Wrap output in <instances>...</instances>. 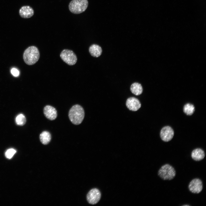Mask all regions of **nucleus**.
<instances>
[{
	"mask_svg": "<svg viewBox=\"0 0 206 206\" xmlns=\"http://www.w3.org/2000/svg\"><path fill=\"white\" fill-rule=\"evenodd\" d=\"M84 111L81 106L76 104L69 110L68 116L70 120L74 124L79 125L83 121L84 117Z\"/></svg>",
	"mask_w": 206,
	"mask_h": 206,
	"instance_id": "1",
	"label": "nucleus"
},
{
	"mask_svg": "<svg viewBox=\"0 0 206 206\" xmlns=\"http://www.w3.org/2000/svg\"><path fill=\"white\" fill-rule=\"evenodd\" d=\"M40 54L38 49L35 46H32L27 48L24 52L23 58L25 62L29 65L36 63L38 60Z\"/></svg>",
	"mask_w": 206,
	"mask_h": 206,
	"instance_id": "2",
	"label": "nucleus"
},
{
	"mask_svg": "<svg viewBox=\"0 0 206 206\" xmlns=\"http://www.w3.org/2000/svg\"><path fill=\"white\" fill-rule=\"evenodd\" d=\"M88 5L87 0H72L69 5V8L71 12L78 14L84 12Z\"/></svg>",
	"mask_w": 206,
	"mask_h": 206,
	"instance_id": "3",
	"label": "nucleus"
},
{
	"mask_svg": "<svg viewBox=\"0 0 206 206\" xmlns=\"http://www.w3.org/2000/svg\"><path fill=\"white\" fill-rule=\"evenodd\" d=\"M176 175V171L174 167L168 164L162 166L158 171L159 176L165 180L173 179Z\"/></svg>",
	"mask_w": 206,
	"mask_h": 206,
	"instance_id": "4",
	"label": "nucleus"
},
{
	"mask_svg": "<svg viewBox=\"0 0 206 206\" xmlns=\"http://www.w3.org/2000/svg\"><path fill=\"white\" fill-rule=\"evenodd\" d=\"M60 57L62 60L69 65H73L77 61V57L73 51L65 49L63 50L60 54Z\"/></svg>",
	"mask_w": 206,
	"mask_h": 206,
	"instance_id": "5",
	"label": "nucleus"
},
{
	"mask_svg": "<svg viewBox=\"0 0 206 206\" xmlns=\"http://www.w3.org/2000/svg\"><path fill=\"white\" fill-rule=\"evenodd\" d=\"M101 195L100 191L96 188L91 189L87 195L88 202L91 204L94 205L97 203L100 200Z\"/></svg>",
	"mask_w": 206,
	"mask_h": 206,
	"instance_id": "6",
	"label": "nucleus"
},
{
	"mask_svg": "<svg viewBox=\"0 0 206 206\" xmlns=\"http://www.w3.org/2000/svg\"><path fill=\"white\" fill-rule=\"evenodd\" d=\"M188 188L189 190L193 193H199L203 189L202 181L199 179H193L189 183Z\"/></svg>",
	"mask_w": 206,
	"mask_h": 206,
	"instance_id": "7",
	"label": "nucleus"
},
{
	"mask_svg": "<svg viewBox=\"0 0 206 206\" xmlns=\"http://www.w3.org/2000/svg\"><path fill=\"white\" fill-rule=\"evenodd\" d=\"M160 137L161 139L165 142H168L173 138L174 132L173 129L169 126L163 127L161 130Z\"/></svg>",
	"mask_w": 206,
	"mask_h": 206,
	"instance_id": "8",
	"label": "nucleus"
},
{
	"mask_svg": "<svg viewBox=\"0 0 206 206\" xmlns=\"http://www.w3.org/2000/svg\"><path fill=\"white\" fill-rule=\"evenodd\" d=\"M126 105L129 110L134 111H137L141 106L139 100L133 97L129 98L127 100Z\"/></svg>",
	"mask_w": 206,
	"mask_h": 206,
	"instance_id": "9",
	"label": "nucleus"
},
{
	"mask_svg": "<svg viewBox=\"0 0 206 206\" xmlns=\"http://www.w3.org/2000/svg\"><path fill=\"white\" fill-rule=\"evenodd\" d=\"M43 113L47 118L51 120H55L57 116L56 108L50 105H47L44 107Z\"/></svg>",
	"mask_w": 206,
	"mask_h": 206,
	"instance_id": "10",
	"label": "nucleus"
},
{
	"mask_svg": "<svg viewBox=\"0 0 206 206\" xmlns=\"http://www.w3.org/2000/svg\"><path fill=\"white\" fill-rule=\"evenodd\" d=\"M19 14L23 18H28L32 17L34 13L33 9L29 6H22L19 10Z\"/></svg>",
	"mask_w": 206,
	"mask_h": 206,
	"instance_id": "11",
	"label": "nucleus"
},
{
	"mask_svg": "<svg viewBox=\"0 0 206 206\" xmlns=\"http://www.w3.org/2000/svg\"><path fill=\"white\" fill-rule=\"evenodd\" d=\"M192 159L196 161H199L203 160L205 157V153L202 149L197 148L194 149L191 154Z\"/></svg>",
	"mask_w": 206,
	"mask_h": 206,
	"instance_id": "12",
	"label": "nucleus"
},
{
	"mask_svg": "<svg viewBox=\"0 0 206 206\" xmlns=\"http://www.w3.org/2000/svg\"><path fill=\"white\" fill-rule=\"evenodd\" d=\"M89 52L92 56L98 57L101 54L102 49L101 47L98 45L93 44L90 47Z\"/></svg>",
	"mask_w": 206,
	"mask_h": 206,
	"instance_id": "13",
	"label": "nucleus"
},
{
	"mask_svg": "<svg viewBox=\"0 0 206 206\" xmlns=\"http://www.w3.org/2000/svg\"><path fill=\"white\" fill-rule=\"evenodd\" d=\"M130 90L133 94L136 96L141 94L143 91V88L141 84L137 82H135L132 84Z\"/></svg>",
	"mask_w": 206,
	"mask_h": 206,
	"instance_id": "14",
	"label": "nucleus"
},
{
	"mask_svg": "<svg viewBox=\"0 0 206 206\" xmlns=\"http://www.w3.org/2000/svg\"><path fill=\"white\" fill-rule=\"evenodd\" d=\"M51 136L50 133L47 131L42 132L40 134L39 139L41 142L43 144L46 145L50 142Z\"/></svg>",
	"mask_w": 206,
	"mask_h": 206,
	"instance_id": "15",
	"label": "nucleus"
},
{
	"mask_svg": "<svg viewBox=\"0 0 206 206\" xmlns=\"http://www.w3.org/2000/svg\"><path fill=\"white\" fill-rule=\"evenodd\" d=\"M195 110L194 105L190 103H187L183 107V111L187 115H192Z\"/></svg>",
	"mask_w": 206,
	"mask_h": 206,
	"instance_id": "16",
	"label": "nucleus"
},
{
	"mask_svg": "<svg viewBox=\"0 0 206 206\" xmlns=\"http://www.w3.org/2000/svg\"><path fill=\"white\" fill-rule=\"evenodd\" d=\"M16 124L19 125L23 126L26 122V119L24 115L21 114L17 115L15 118Z\"/></svg>",
	"mask_w": 206,
	"mask_h": 206,
	"instance_id": "17",
	"label": "nucleus"
},
{
	"mask_svg": "<svg viewBox=\"0 0 206 206\" xmlns=\"http://www.w3.org/2000/svg\"><path fill=\"white\" fill-rule=\"evenodd\" d=\"M16 152V150L13 148L9 149L5 152V156L6 158L10 159L12 157Z\"/></svg>",
	"mask_w": 206,
	"mask_h": 206,
	"instance_id": "18",
	"label": "nucleus"
},
{
	"mask_svg": "<svg viewBox=\"0 0 206 206\" xmlns=\"http://www.w3.org/2000/svg\"><path fill=\"white\" fill-rule=\"evenodd\" d=\"M11 72L13 76L16 77L18 76L19 73L18 70L15 68H12L11 70Z\"/></svg>",
	"mask_w": 206,
	"mask_h": 206,
	"instance_id": "19",
	"label": "nucleus"
}]
</instances>
